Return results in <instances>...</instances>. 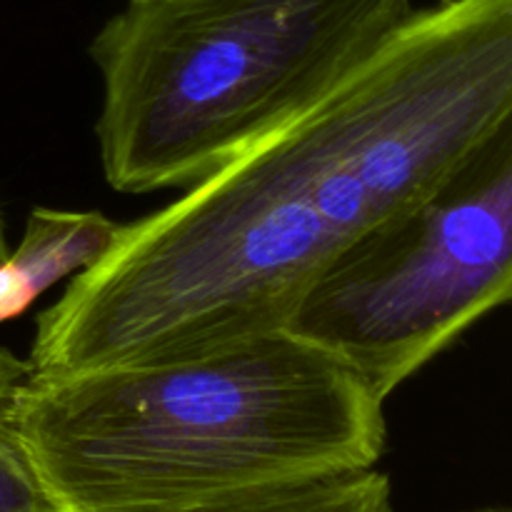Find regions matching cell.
I'll return each instance as SVG.
<instances>
[{
  "label": "cell",
  "mask_w": 512,
  "mask_h": 512,
  "mask_svg": "<svg viewBox=\"0 0 512 512\" xmlns=\"http://www.w3.org/2000/svg\"><path fill=\"white\" fill-rule=\"evenodd\" d=\"M512 110V0H443L338 88L120 225L35 320L33 373L203 353L283 330L315 280Z\"/></svg>",
  "instance_id": "cell-1"
},
{
  "label": "cell",
  "mask_w": 512,
  "mask_h": 512,
  "mask_svg": "<svg viewBox=\"0 0 512 512\" xmlns=\"http://www.w3.org/2000/svg\"><path fill=\"white\" fill-rule=\"evenodd\" d=\"M383 405L283 328L148 363L30 370L10 423L63 512H150L375 468Z\"/></svg>",
  "instance_id": "cell-2"
},
{
  "label": "cell",
  "mask_w": 512,
  "mask_h": 512,
  "mask_svg": "<svg viewBox=\"0 0 512 512\" xmlns=\"http://www.w3.org/2000/svg\"><path fill=\"white\" fill-rule=\"evenodd\" d=\"M413 0H128L95 35L110 188H193L338 88Z\"/></svg>",
  "instance_id": "cell-3"
},
{
  "label": "cell",
  "mask_w": 512,
  "mask_h": 512,
  "mask_svg": "<svg viewBox=\"0 0 512 512\" xmlns=\"http://www.w3.org/2000/svg\"><path fill=\"white\" fill-rule=\"evenodd\" d=\"M512 303V110L438 180L340 255L285 330L388 400L478 320Z\"/></svg>",
  "instance_id": "cell-4"
},
{
  "label": "cell",
  "mask_w": 512,
  "mask_h": 512,
  "mask_svg": "<svg viewBox=\"0 0 512 512\" xmlns=\"http://www.w3.org/2000/svg\"><path fill=\"white\" fill-rule=\"evenodd\" d=\"M118 230L120 223L95 210L35 208L20 243L0 263V325L103 258Z\"/></svg>",
  "instance_id": "cell-5"
},
{
  "label": "cell",
  "mask_w": 512,
  "mask_h": 512,
  "mask_svg": "<svg viewBox=\"0 0 512 512\" xmlns=\"http://www.w3.org/2000/svg\"><path fill=\"white\" fill-rule=\"evenodd\" d=\"M150 512H395L393 488L380 470L333 475L293 485L243 490Z\"/></svg>",
  "instance_id": "cell-6"
},
{
  "label": "cell",
  "mask_w": 512,
  "mask_h": 512,
  "mask_svg": "<svg viewBox=\"0 0 512 512\" xmlns=\"http://www.w3.org/2000/svg\"><path fill=\"white\" fill-rule=\"evenodd\" d=\"M28 373V358L0 345V512H63L10 423V400Z\"/></svg>",
  "instance_id": "cell-7"
},
{
  "label": "cell",
  "mask_w": 512,
  "mask_h": 512,
  "mask_svg": "<svg viewBox=\"0 0 512 512\" xmlns=\"http://www.w3.org/2000/svg\"><path fill=\"white\" fill-rule=\"evenodd\" d=\"M10 255V245L8 238H5V223H3V215H0V263Z\"/></svg>",
  "instance_id": "cell-8"
},
{
  "label": "cell",
  "mask_w": 512,
  "mask_h": 512,
  "mask_svg": "<svg viewBox=\"0 0 512 512\" xmlns=\"http://www.w3.org/2000/svg\"><path fill=\"white\" fill-rule=\"evenodd\" d=\"M468 512H512V508H478V510H468Z\"/></svg>",
  "instance_id": "cell-9"
}]
</instances>
